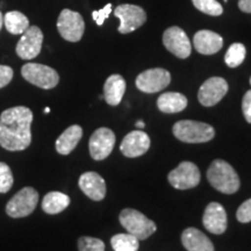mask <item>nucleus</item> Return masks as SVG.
Here are the masks:
<instances>
[{
  "mask_svg": "<svg viewBox=\"0 0 251 251\" xmlns=\"http://www.w3.org/2000/svg\"><path fill=\"white\" fill-rule=\"evenodd\" d=\"M33 112L25 106L6 109L0 114V146L8 151H21L31 142Z\"/></svg>",
  "mask_w": 251,
  "mask_h": 251,
  "instance_id": "f257e3e1",
  "label": "nucleus"
},
{
  "mask_svg": "<svg viewBox=\"0 0 251 251\" xmlns=\"http://www.w3.org/2000/svg\"><path fill=\"white\" fill-rule=\"evenodd\" d=\"M207 179L213 187L225 194L236 193L241 185L240 178L233 166L222 159H215L209 165Z\"/></svg>",
  "mask_w": 251,
  "mask_h": 251,
  "instance_id": "f03ea898",
  "label": "nucleus"
},
{
  "mask_svg": "<svg viewBox=\"0 0 251 251\" xmlns=\"http://www.w3.org/2000/svg\"><path fill=\"white\" fill-rule=\"evenodd\" d=\"M172 131L178 140L185 143H205L215 136V130L211 125L192 120L178 121Z\"/></svg>",
  "mask_w": 251,
  "mask_h": 251,
  "instance_id": "7ed1b4c3",
  "label": "nucleus"
},
{
  "mask_svg": "<svg viewBox=\"0 0 251 251\" xmlns=\"http://www.w3.org/2000/svg\"><path fill=\"white\" fill-rule=\"evenodd\" d=\"M120 224L128 233L137 240H147L157 230V226L152 220L133 208H126L120 213Z\"/></svg>",
  "mask_w": 251,
  "mask_h": 251,
  "instance_id": "20e7f679",
  "label": "nucleus"
},
{
  "mask_svg": "<svg viewBox=\"0 0 251 251\" xmlns=\"http://www.w3.org/2000/svg\"><path fill=\"white\" fill-rule=\"evenodd\" d=\"M39 202V193L35 188L27 186L15 193L6 205V213L13 219L26 218L35 211Z\"/></svg>",
  "mask_w": 251,
  "mask_h": 251,
  "instance_id": "39448f33",
  "label": "nucleus"
},
{
  "mask_svg": "<svg viewBox=\"0 0 251 251\" xmlns=\"http://www.w3.org/2000/svg\"><path fill=\"white\" fill-rule=\"evenodd\" d=\"M21 75L28 83L43 90L54 89L59 81L57 71L48 65L39 64V63L25 64L21 68Z\"/></svg>",
  "mask_w": 251,
  "mask_h": 251,
  "instance_id": "423d86ee",
  "label": "nucleus"
},
{
  "mask_svg": "<svg viewBox=\"0 0 251 251\" xmlns=\"http://www.w3.org/2000/svg\"><path fill=\"white\" fill-rule=\"evenodd\" d=\"M57 29L64 40L69 42H78L84 35L85 23L78 12L64 8L58 17Z\"/></svg>",
  "mask_w": 251,
  "mask_h": 251,
  "instance_id": "0eeeda50",
  "label": "nucleus"
},
{
  "mask_svg": "<svg viewBox=\"0 0 251 251\" xmlns=\"http://www.w3.org/2000/svg\"><path fill=\"white\" fill-rule=\"evenodd\" d=\"M114 15L120 20L118 30L121 34H128L143 26L147 21V13L140 6L124 4L114 9Z\"/></svg>",
  "mask_w": 251,
  "mask_h": 251,
  "instance_id": "6e6552de",
  "label": "nucleus"
},
{
  "mask_svg": "<svg viewBox=\"0 0 251 251\" xmlns=\"http://www.w3.org/2000/svg\"><path fill=\"white\" fill-rule=\"evenodd\" d=\"M199 168L192 162H181L168 176V180L172 187L177 190H190L200 183Z\"/></svg>",
  "mask_w": 251,
  "mask_h": 251,
  "instance_id": "1a4fd4ad",
  "label": "nucleus"
},
{
  "mask_svg": "<svg viewBox=\"0 0 251 251\" xmlns=\"http://www.w3.org/2000/svg\"><path fill=\"white\" fill-rule=\"evenodd\" d=\"M171 83L170 72L165 69L155 68L143 71L136 78V87L144 93H157Z\"/></svg>",
  "mask_w": 251,
  "mask_h": 251,
  "instance_id": "9d476101",
  "label": "nucleus"
},
{
  "mask_svg": "<svg viewBox=\"0 0 251 251\" xmlns=\"http://www.w3.org/2000/svg\"><path fill=\"white\" fill-rule=\"evenodd\" d=\"M43 43V33L37 26H30L24 34L17 45V55L21 59H33L41 52Z\"/></svg>",
  "mask_w": 251,
  "mask_h": 251,
  "instance_id": "9b49d317",
  "label": "nucleus"
},
{
  "mask_svg": "<svg viewBox=\"0 0 251 251\" xmlns=\"http://www.w3.org/2000/svg\"><path fill=\"white\" fill-rule=\"evenodd\" d=\"M115 146V135L109 128L101 127L91 135L89 149L94 161H102L107 158Z\"/></svg>",
  "mask_w": 251,
  "mask_h": 251,
  "instance_id": "f8f14e48",
  "label": "nucleus"
},
{
  "mask_svg": "<svg viewBox=\"0 0 251 251\" xmlns=\"http://www.w3.org/2000/svg\"><path fill=\"white\" fill-rule=\"evenodd\" d=\"M163 45L176 57L185 59L191 55L192 47L187 34L181 28L174 26L168 28L163 34Z\"/></svg>",
  "mask_w": 251,
  "mask_h": 251,
  "instance_id": "ddd939ff",
  "label": "nucleus"
},
{
  "mask_svg": "<svg viewBox=\"0 0 251 251\" xmlns=\"http://www.w3.org/2000/svg\"><path fill=\"white\" fill-rule=\"evenodd\" d=\"M228 92V83L221 77H211L200 86L198 99L205 107H212L221 101Z\"/></svg>",
  "mask_w": 251,
  "mask_h": 251,
  "instance_id": "4468645a",
  "label": "nucleus"
},
{
  "mask_svg": "<svg viewBox=\"0 0 251 251\" xmlns=\"http://www.w3.org/2000/svg\"><path fill=\"white\" fill-rule=\"evenodd\" d=\"M150 137L143 130H134L128 133L122 140L120 150L128 158L140 157L148 151L150 148Z\"/></svg>",
  "mask_w": 251,
  "mask_h": 251,
  "instance_id": "2eb2a0df",
  "label": "nucleus"
},
{
  "mask_svg": "<svg viewBox=\"0 0 251 251\" xmlns=\"http://www.w3.org/2000/svg\"><path fill=\"white\" fill-rule=\"evenodd\" d=\"M202 224L209 233L224 234L227 229V213L219 202H211L206 207L202 216Z\"/></svg>",
  "mask_w": 251,
  "mask_h": 251,
  "instance_id": "dca6fc26",
  "label": "nucleus"
},
{
  "mask_svg": "<svg viewBox=\"0 0 251 251\" xmlns=\"http://www.w3.org/2000/svg\"><path fill=\"white\" fill-rule=\"evenodd\" d=\"M79 188L94 201H101L106 196L105 179L99 174L89 171L83 174L78 180Z\"/></svg>",
  "mask_w": 251,
  "mask_h": 251,
  "instance_id": "f3484780",
  "label": "nucleus"
},
{
  "mask_svg": "<svg viewBox=\"0 0 251 251\" xmlns=\"http://www.w3.org/2000/svg\"><path fill=\"white\" fill-rule=\"evenodd\" d=\"M193 45L199 54L213 55L224 47V39L212 30H199L193 37Z\"/></svg>",
  "mask_w": 251,
  "mask_h": 251,
  "instance_id": "a211bd4d",
  "label": "nucleus"
},
{
  "mask_svg": "<svg viewBox=\"0 0 251 251\" xmlns=\"http://www.w3.org/2000/svg\"><path fill=\"white\" fill-rule=\"evenodd\" d=\"M181 243L187 251H214L212 241L197 228H187L181 234Z\"/></svg>",
  "mask_w": 251,
  "mask_h": 251,
  "instance_id": "6ab92c4d",
  "label": "nucleus"
},
{
  "mask_svg": "<svg viewBox=\"0 0 251 251\" xmlns=\"http://www.w3.org/2000/svg\"><path fill=\"white\" fill-rule=\"evenodd\" d=\"M126 92V80L120 75H112L103 85V98L111 106H118Z\"/></svg>",
  "mask_w": 251,
  "mask_h": 251,
  "instance_id": "aec40b11",
  "label": "nucleus"
},
{
  "mask_svg": "<svg viewBox=\"0 0 251 251\" xmlns=\"http://www.w3.org/2000/svg\"><path fill=\"white\" fill-rule=\"evenodd\" d=\"M81 136H83V128L80 126H70L56 140V151L61 155H69L71 151H74L77 144L79 143Z\"/></svg>",
  "mask_w": 251,
  "mask_h": 251,
  "instance_id": "412c9836",
  "label": "nucleus"
},
{
  "mask_svg": "<svg viewBox=\"0 0 251 251\" xmlns=\"http://www.w3.org/2000/svg\"><path fill=\"white\" fill-rule=\"evenodd\" d=\"M157 107L165 114L179 113L187 107V99L184 94L178 92H166L157 99Z\"/></svg>",
  "mask_w": 251,
  "mask_h": 251,
  "instance_id": "4be33fe9",
  "label": "nucleus"
},
{
  "mask_svg": "<svg viewBox=\"0 0 251 251\" xmlns=\"http://www.w3.org/2000/svg\"><path fill=\"white\" fill-rule=\"evenodd\" d=\"M70 205V198L67 194L52 191L47 193L42 200V209L47 214L55 215L67 209Z\"/></svg>",
  "mask_w": 251,
  "mask_h": 251,
  "instance_id": "5701e85b",
  "label": "nucleus"
},
{
  "mask_svg": "<svg viewBox=\"0 0 251 251\" xmlns=\"http://www.w3.org/2000/svg\"><path fill=\"white\" fill-rule=\"evenodd\" d=\"M4 25L8 33L13 35H21L29 27V20L21 12L12 11L5 14Z\"/></svg>",
  "mask_w": 251,
  "mask_h": 251,
  "instance_id": "b1692460",
  "label": "nucleus"
},
{
  "mask_svg": "<svg viewBox=\"0 0 251 251\" xmlns=\"http://www.w3.org/2000/svg\"><path fill=\"white\" fill-rule=\"evenodd\" d=\"M114 251H137L140 248L139 240L131 234H117L111 238Z\"/></svg>",
  "mask_w": 251,
  "mask_h": 251,
  "instance_id": "393cba45",
  "label": "nucleus"
},
{
  "mask_svg": "<svg viewBox=\"0 0 251 251\" xmlns=\"http://www.w3.org/2000/svg\"><path fill=\"white\" fill-rule=\"evenodd\" d=\"M247 50L242 43H233L225 55V62L229 68H237L244 62Z\"/></svg>",
  "mask_w": 251,
  "mask_h": 251,
  "instance_id": "a878e982",
  "label": "nucleus"
},
{
  "mask_svg": "<svg viewBox=\"0 0 251 251\" xmlns=\"http://www.w3.org/2000/svg\"><path fill=\"white\" fill-rule=\"evenodd\" d=\"M194 7L211 17H220L224 13V7L216 0H192Z\"/></svg>",
  "mask_w": 251,
  "mask_h": 251,
  "instance_id": "bb28decb",
  "label": "nucleus"
},
{
  "mask_svg": "<svg viewBox=\"0 0 251 251\" xmlns=\"http://www.w3.org/2000/svg\"><path fill=\"white\" fill-rule=\"evenodd\" d=\"M14 178L11 168L4 162H0V193H7L13 186Z\"/></svg>",
  "mask_w": 251,
  "mask_h": 251,
  "instance_id": "cd10ccee",
  "label": "nucleus"
},
{
  "mask_svg": "<svg viewBox=\"0 0 251 251\" xmlns=\"http://www.w3.org/2000/svg\"><path fill=\"white\" fill-rule=\"evenodd\" d=\"M79 251H105V243L96 237L81 236L78 240Z\"/></svg>",
  "mask_w": 251,
  "mask_h": 251,
  "instance_id": "c85d7f7f",
  "label": "nucleus"
},
{
  "mask_svg": "<svg viewBox=\"0 0 251 251\" xmlns=\"http://www.w3.org/2000/svg\"><path fill=\"white\" fill-rule=\"evenodd\" d=\"M236 218L241 224L251 222V198L238 207L236 212Z\"/></svg>",
  "mask_w": 251,
  "mask_h": 251,
  "instance_id": "c756f323",
  "label": "nucleus"
},
{
  "mask_svg": "<svg viewBox=\"0 0 251 251\" xmlns=\"http://www.w3.org/2000/svg\"><path fill=\"white\" fill-rule=\"evenodd\" d=\"M111 12H112V4H107L105 7L99 9V11H93L92 18L98 26H102V24L105 23L106 19L109 17Z\"/></svg>",
  "mask_w": 251,
  "mask_h": 251,
  "instance_id": "7c9ffc66",
  "label": "nucleus"
},
{
  "mask_svg": "<svg viewBox=\"0 0 251 251\" xmlns=\"http://www.w3.org/2000/svg\"><path fill=\"white\" fill-rule=\"evenodd\" d=\"M13 79V69L7 65H0V89L7 86Z\"/></svg>",
  "mask_w": 251,
  "mask_h": 251,
  "instance_id": "2f4dec72",
  "label": "nucleus"
},
{
  "mask_svg": "<svg viewBox=\"0 0 251 251\" xmlns=\"http://www.w3.org/2000/svg\"><path fill=\"white\" fill-rule=\"evenodd\" d=\"M242 111L248 124H251V90L247 91L242 100Z\"/></svg>",
  "mask_w": 251,
  "mask_h": 251,
  "instance_id": "473e14b6",
  "label": "nucleus"
},
{
  "mask_svg": "<svg viewBox=\"0 0 251 251\" xmlns=\"http://www.w3.org/2000/svg\"><path fill=\"white\" fill-rule=\"evenodd\" d=\"M238 7L244 13H251V0H238Z\"/></svg>",
  "mask_w": 251,
  "mask_h": 251,
  "instance_id": "72a5a7b5",
  "label": "nucleus"
},
{
  "mask_svg": "<svg viewBox=\"0 0 251 251\" xmlns=\"http://www.w3.org/2000/svg\"><path fill=\"white\" fill-rule=\"evenodd\" d=\"M144 126H146V125H144V122H143V121L139 120V121L136 122V127L139 128V129H143V128H144Z\"/></svg>",
  "mask_w": 251,
  "mask_h": 251,
  "instance_id": "f704fd0d",
  "label": "nucleus"
},
{
  "mask_svg": "<svg viewBox=\"0 0 251 251\" xmlns=\"http://www.w3.org/2000/svg\"><path fill=\"white\" fill-rule=\"evenodd\" d=\"M2 24H4V17H2L1 12H0V30H1V27H2Z\"/></svg>",
  "mask_w": 251,
  "mask_h": 251,
  "instance_id": "c9c22d12",
  "label": "nucleus"
},
{
  "mask_svg": "<svg viewBox=\"0 0 251 251\" xmlns=\"http://www.w3.org/2000/svg\"><path fill=\"white\" fill-rule=\"evenodd\" d=\"M49 112H50V108H48V107L45 108V113H49Z\"/></svg>",
  "mask_w": 251,
  "mask_h": 251,
  "instance_id": "e433bc0d",
  "label": "nucleus"
},
{
  "mask_svg": "<svg viewBox=\"0 0 251 251\" xmlns=\"http://www.w3.org/2000/svg\"><path fill=\"white\" fill-rule=\"evenodd\" d=\"M250 85H251V77H250Z\"/></svg>",
  "mask_w": 251,
  "mask_h": 251,
  "instance_id": "4c0bfd02",
  "label": "nucleus"
}]
</instances>
